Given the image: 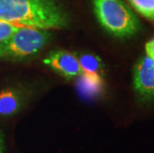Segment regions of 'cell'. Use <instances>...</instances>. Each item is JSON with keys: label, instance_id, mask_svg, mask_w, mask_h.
<instances>
[{"label": "cell", "instance_id": "1", "mask_svg": "<svg viewBox=\"0 0 154 153\" xmlns=\"http://www.w3.org/2000/svg\"><path fill=\"white\" fill-rule=\"evenodd\" d=\"M0 20L49 30L67 27L68 15L60 0H0Z\"/></svg>", "mask_w": 154, "mask_h": 153}, {"label": "cell", "instance_id": "2", "mask_svg": "<svg viewBox=\"0 0 154 153\" xmlns=\"http://www.w3.org/2000/svg\"><path fill=\"white\" fill-rule=\"evenodd\" d=\"M97 20L106 32L119 38H129L140 30V22L122 0H93Z\"/></svg>", "mask_w": 154, "mask_h": 153}, {"label": "cell", "instance_id": "3", "mask_svg": "<svg viewBox=\"0 0 154 153\" xmlns=\"http://www.w3.org/2000/svg\"><path fill=\"white\" fill-rule=\"evenodd\" d=\"M50 38L51 34L48 30L20 27L8 40L0 43V58L22 60L34 56L47 45Z\"/></svg>", "mask_w": 154, "mask_h": 153}, {"label": "cell", "instance_id": "4", "mask_svg": "<svg viewBox=\"0 0 154 153\" xmlns=\"http://www.w3.org/2000/svg\"><path fill=\"white\" fill-rule=\"evenodd\" d=\"M133 86L143 99H154V57L146 55L136 63L133 71Z\"/></svg>", "mask_w": 154, "mask_h": 153}, {"label": "cell", "instance_id": "5", "mask_svg": "<svg viewBox=\"0 0 154 153\" xmlns=\"http://www.w3.org/2000/svg\"><path fill=\"white\" fill-rule=\"evenodd\" d=\"M43 63L66 79H74L82 74L78 57L68 51H55L49 54Z\"/></svg>", "mask_w": 154, "mask_h": 153}, {"label": "cell", "instance_id": "6", "mask_svg": "<svg viewBox=\"0 0 154 153\" xmlns=\"http://www.w3.org/2000/svg\"><path fill=\"white\" fill-rule=\"evenodd\" d=\"M103 80L100 75L82 73L77 77V90L79 94L86 99H91L100 96L103 90Z\"/></svg>", "mask_w": 154, "mask_h": 153}, {"label": "cell", "instance_id": "7", "mask_svg": "<svg viewBox=\"0 0 154 153\" xmlns=\"http://www.w3.org/2000/svg\"><path fill=\"white\" fill-rule=\"evenodd\" d=\"M23 106L22 94L14 89L0 90V116L16 115Z\"/></svg>", "mask_w": 154, "mask_h": 153}, {"label": "cell", "instance_id": "8", "mask_svg": "<svg viewBox=\"0 0 154 153\" xmlns=\"http://www.w3.org/2000/svg\"><path fill=\"white\" fill-rule=\"evenodd\" d=\"M79 59L82 73L91 75H100L103 74V62L97 55L86 53L81 55Z\"/></svg>", "mask_w": 154, "mask_h": 153}, {"label": "cell", "instance_id": "9", "mask_svg": "<svg viewBox=\"0 0 154 153\" xmlns=\"http://www.w3.org/2000/svg\"><path fill=\"white\" fill-rule=\"evenodd\" d=\"M132 7L154 23V0H128Z\"/></svg>", "mask_w": 154, "mask_h": 153}, {"label": "cell", "instance_id": "10", "mask_svg": "<svg viewBox=\"0 0 154 153\" xmlns=\"http://www.w3.org/2000/svg\"><path fill=\"white\" fill-rule=\"evenodd\" d=\"M19 29H20V26L0 20V43H3L4 41L8 40Z\"/></svg>", "mask_w": 154, "mask_h": 153}, {"label": "cell", "instance_id": "11", "mask_svg": "<svg viewBox=\"0 0 154 153\" xmlns=\"http://www.w3.org/2000/svg\"><path fill=\"white\" fill-rule=\"evenodd\" d=\"M5 143H4V136L0 132V153H4Z\"/></svg>", "mask_w": 154, "mask_h": 153}]
</instances>
